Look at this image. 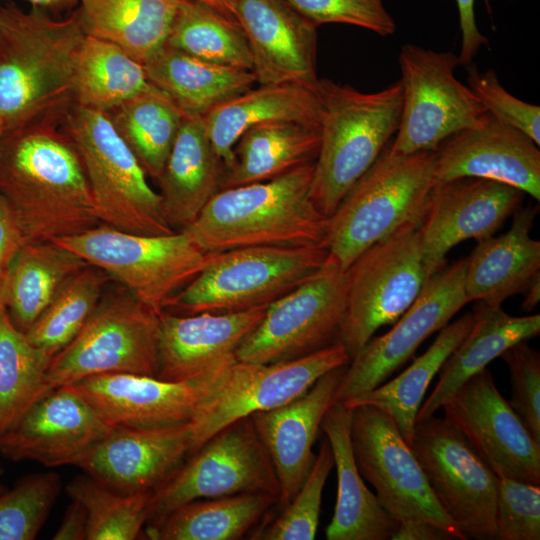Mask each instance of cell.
Segmentation results:
<instances>
[{
    "mask_svg": "<svg viewBox=\"0 0 540 540\" xmlns=\"http://www.w3.org/2000/svg\"><path fill=\"white\" fill-rule=\"evenodd\" d=\"M319 126L273 121L247 129L234 146V162L224 170L221 189L264 182L314 163Z\"/></svg>",
    "mask_w": 540,
    "mask_h": 540,
    "instance_id": "obj_33",
    "label": "cell"
},
{
    "mask_svg": "<svg viewBox=\"0 0 540 540\" xmlns=\"http://www.w3.org/2000/svg\"><path fill=\"white\" fill-rule=\"evenodd\" d=\"M321 112L317 93L298 85L274 84L252 87L214 106L202 118L209 140L227 169L234 162V146L250 127L273 121L319 126Z\"/></svg>",
    "mask_w": 540,
    "mask_h": 540,
    "instance_id": "obj_30",
    "label": "cell"
},
{
    "mask_svg": "<svg viewBox=\"0 0 540 540\" xmlns=\"http://www.w3.org/2000/svg\"><path fill=\"white\" fill-rule=\"evenodd\" d=\"M537 212L535 206L520 207L506 233L477 241L466 258L464 286L469 302L501 307L540 277V242L530 236Z\"/></svg>",
    "mask_w": 540,
    "mask_h": 540,
    "instance_id": "obj_27",
    "label": "cell"
},
{
    "mask_svg": "<svg viewBox=\"0 0 540 540\" xmlns=\"http://www.w3.org/2000/svg\"><path fill=\"white\" fill-rule=\"evenodd\" d=\"M259 85L292 84L317 93V26L285 0H233Z\"/></svg>",
    "mask_w": 540,
    "mask_h": 540,
    "instance_id": "obj_23",
    "label": "cell"
},
{
    "mask_svg": "<svg viewBox=\"0 0 540 540\" xmlns=\"http://www.w3.org/2000/svg\"><path fill=\"white\" fill-rule=\"evenodd\" d=\"M61 490L55 473L33 474L0 493V540H32L46 521Z\"/></svg>",
    "mask_w": 540,
    "mask_h": 540,
    "instance_id": "obj_45",
    "label": "cell"
},
{
    "mask_svg": "<svg viewBox=\"0 0 540 540\" xmlns=\"http://www.w3.org/2000/svg\"><path fill=\"white\" fill-rule=\"evenodd\" d=\"M187 457L152 491L147 525L198 499L244 493L280 498L274 466L250 416L223 427Z\"/></svg>",
    "mask_w": 540,
    "mask_h": 540,
    "instance_id": "obj_11",
    "label": "cell"
},
{
    "mask_svg": "<svg viewBox=\"0 0 540 540\" xmlns=\"http://www.w3.org/2000/svg\"><path fill=\"white\" fill-rule=\"evenodd\" d=\"M66 492L87 512L86 540H134L147 524L152 491L120 493L86 475L74 478Z\"/></svg>",
    "mask_w": 540,
    "mask_h": 540,
    "instance_id": "obj_43",
    "label": "cell"
},
{
    "mask_svg": "<svg viewBox=\"0 0 540 540\" xmlns=\"http://www.w3.org/2000/svg\"><path fill=\"white\" fill-rule=\"evenodd\" d=\"M526 341L512 345L500 357L510 372L512 393L508 403L540 443V354Z\"/></svg>",
    "mask_w": 540,
    "mask_h": 540,
    "instance_id": "obj_49",
    "label": "cell"
},
{
    "mask_svg": "<svg viewBox=\"0 0 540 540\" xmlns=\"http://www.w3.org/2000/svg\"><path fill=\"white\" fill-rule=\"evenodd\" d=\"M299 14L319 27L327 23L357 26L387 37L396 23L384 0H285Z\"/></svg>",
    "mask_w": 540,
    "mask_h": 540,
    "instance_id": "obj_48",
    "label": "cell"
},
{
    "mask_svg": "<svg viewBox=\"0 0 540 540\" xmlns=\"http://www.w3.org/2000/svg\"><path fill=\"white\" fill-rule=\"evenodd\" d=\"M4 133H5V127H4V124H3L2 120L0 119V142H1L2 138H3Z\"/></svg>",
    "mask_w": 540,
    "mask_h": 540,
    "instance_id": "obj_58",
    "label": "cell"
},
{
    "mask_svg": "<svg viewBox=\"0 0 540 540\" xmlns=\"http://www.w3.org/2000/svg\"><path fill=\"white\" fill-rule=\"evenodd\" d=\"M182 1H191L205 4L221 14L234 18L233 14V0H182ZM235 19V18H234Z\"/></svg>",
    "mask_w": 540,
    "mask_h": 540,
    "instance_id": "obj_56",
    "label": "cell"
},
{
    "mask_svg": "<svg viewBox=\"0 0 540 540\" xmlns=\"http://www.w3.org/2000/svg\"><path fill=\"white\" fill-rule=\"evenodd\" d=\"M349 362L350 357L340 342L278 363L260 364L234 358L191 422L193 440L189 455L223 427L291 401L322 375Z\"/></svg>",
    "mask_w": 540,
    "mask_h": 540,
    "instance_id": "obj_16",
    "label": "cell"
},
{
    "mask_svg": "<svg viewBox=\"0 0 540 540\" xmlns=\"http://www.w3.org/2000/svg\"><path fill=\"white\" fill-rule=\"evenodd\" d=\"M441 408L498 477L540 485V443L502 397L487 368L464 382Z\"/></svg>",
    "mask_w": 540,
    "mask_h": 540,
    "instance_id": "obj_18",
    "label": "cell"
},
{
    "mask_svg": "<svg viewBox=\"0 0 540 540\" xmlns=\"http://www.w3.org/2000/svg\"><path fill=\"white\" fill-rule=\"evenodd\" d=\"M523 294L522 310L530 312L540 301V277L536 278Z\"/></svg>",
    "mask_w": 540,
    "mask_h": 540,
    "instance_id": "obj_54",
    "label": "cell"
},
{
    "mask_svg": "<svg viewBox=\"0 0 540 540\" xmlns=\"http://www.w3.org/2000/svg\"><path fill=\"white\" fill-rule=\"evenodd\" d=\"M224 169L202 116L184 114L157 179L164 217L174 231H182L195 221L220 190Z\"/></svg>",
    "mask_w": 540,
    "mask_h": 540,
    "instance_id": "obj_28",
    "label": "cell"
},
{
    "mask_svg": "<svg viewBox=\"0 0 540 540\" xmlns=\"http://www.w3.org/2000/svg\"><path fill=\"white\" fill-rule=\"evenodd\" d=\"M87 512L84 506L72 499L62 522L53 536L54 540H86L87 538Z\"/></svg>",
    "mask_w": 540,
    "mask_h": 540,
    "instance_id": "obj_52",
    "label": "cell"
},
{
    "mask_svg": "<svg viewBox=\"0 0 540 540\" xmlns=\"http://www.w3.org/2000/svg\"><path fill=\"white\" fill-rule=\"evenodd\" d=\"M525 193L490 179L461 177L434 184L420 224L423 259L430 275L462 241L493 236L521 207Z\"/></svg>",
    "mask_w": 540,
    "mask_h": 540,
    "instance_id": "obj_20",
    "label": "cell"
},
{
    "mask_svg": "<svg viewBox=\"0 0 540 540\" xmlns=\"http://www.w3.org/2000/svg\"><path fill=\"white\" fill-rule=\"evenodd\" d=\"M314 163L219 190L182 232L204 254L242 247H326L329 217L313 203Z\"/></svg>",
    "mask_w": 540,
    "mask_h": 540,
    "instance_id": "obj_3",
    "label": "cell"
},
{
    "mask_svg": "<svg viewBox=\"0 0 540 540\" xmlns=\"http://www.w3.org/2000/svg\"><path fill=\"white\" fill-rule=\"evenodd\" d=\"M495 538L540 539V485L498 477Z\"/></svg>",
    "mask_w": 540,
    "mask_h": 540,
    "instance_id": "obj_46",
    "label": "cell"
},
{
    "mask_svg": "<svg viewBox=\"0 0 540 540\" xmlns=\"http://www.w3.org/2000/svg\"><path fill=\"white\" fill-rule=\"evenodd\" d=\"M234 358L185 382L134 373H103L72 385L99 418L113 428L181 425L193 421Z\"/></svg>",
    "mask_w": 540,
    "mask_h": 540,
    "instance_id": "obj_19",
    "label": "cell"
},
{
    "mask_svg": "<svg viewBox=\"0 0 540 540\" xmlns=\"http://www.w3.org/2000/svg\"><path fill=\"white\" fill-rule=\"evenodd\" d=\"M87 265L53 241L25 242L5 269L4 302L13 325L26 333L64 283Z\"/></svg>",
    "mask_w": 540,
    "mask_h": 540,
    "instance_id": "obj_35",
    "label": "cell"
},
{
    "mask_svg": "<svg viewBox=\"0 0 540 540\" xmlns=\"http://www.w3.org/2000/svg\"><path fill=\"white\" fill-rule=\"evenodd\" d=\"M435 183L461 177L490 179L540 200V150L528 135L489 113L433 151Z\"/></svg>",
    "mask_w": 540,
    "mask_h": 540,
    "instance_id": "obj_22",
    "label": "cell"
},
{
    "mask_svg": "<svg viewBox=\"0 0 540 540\" xmlns=\"http://www.w3.org/2000/svg\"><path fill=\"white\" fill-rule=\"evenodd\" d=\"M143 66L150 84L186 115L203 116L257 83L252 71L210 63L167 43Z\"/></svg>",
    "mask_w": 540,
    "mask_h": 540,
    "instance_id": "obj_32",
    "label": "cell"
},
{
    "mask_svg": "<svg viewBox=\"0 0 540 540\" xmlns=\"http://www.w3.org/2000/svg\"><path fill=\"white\" fill-rule=\"evenodd\" d=\"M266 307L240 312L159 314L158 374L172 382L197 378L227 359L261 321Z\"/></svg>",
    "mask_w": 540,
    "mask_h": 540,
    "instance_id": "obj_26",
    "label": "cell"
},
{
    "mask_svg": "<svg viewBox=\"0 0 540 540\" xmlns=\"http://www.w3.org/2000/svg\"><path fill=\"white\" fill-rule=\"evenodd\" d=\"M153 88L143 64L110 42L84 36L74 60V104L108 112Z\"/></svg>",
    "mask_w": 540,
    "mask_h": 540,
    "instance_id": "obj_38",
    "label": "cell"
},
{
    "mask_svg": "<svg viewBox=\"0 0 540 540\" xmlns=\"http://www.w3.org/2000/svg\"><path fill=\"white\" fill-rule=\"evenodd\" d=\"M32 7L43 9L44 11H56L69 8L78 3V0H26Z\"/></svg>",
    "mask_w": 540,
    "mask_h": 540,
    "instance_id": "obj_55",
    "label": "cell"
},
{
    "mask_svg": "<svg viewBox=\"0 0 540 540\" xmlns=\"http://www.w3.org/2000/svg\"><path fill=\"white\" fill-rule=\"evenodd\" d=\"M473 321L471 312L444 326L428 350L399 376L342 404L349 409L369 405L384 411L411 446L417 412L428 386L446 359L466 337Z\"/></svg>",
    "mask_w": 540,
    "mask_h": 540,
    "instance_id": "obj_37",
    "label": "cell"
},
{
    "mask_svg": "<svg viewBox=\"0 0 540 540\" xmlns=\"http://www.w3.org/2000/svg\"><path fill=\"white\" fill-rule=\"evenodd\" d=\"M345 307V270L329 256L311 278L269 304L242 340L237 360L271 364L297 359L338 342Z\"/></svg>",
    "mask_w": 540,
    "mask_h": 540,
    "instance_id": "obj_14",
    "label": "cell"
},
{
    "mask_svg": "<svg viewBox=\"0 0 540 540\" xmlns=\"http://www.w3.org/2000/svg\"><path fill=\"white\" fill-rule=\"evenodd\" d=\"M109 276L87 265L70 277L25 333L36 347L53 357L80 331L102 298Z\"/></svg>",
    "mask_w": 540,
    "mask_h": 540,
    "instance_id": "obj_42",
    "label": "cell"
},
{
    "mask_svg": "<svg viewBox=\"0 0 540 540\" xmlns=\"http://www.w3.org/2000/svg\"><path fill=\"white\" fill-rule=\"evenodd\" d=\"M467 259L430 275L410 307L384 335L372 337L350 360L334 397L344 403L384 383L420 344L441 330L469 300L464 279Z\"/></svg>",
    "mask_w": 540,
    "mask_h": 540,
    "instance_id": "obj_17",
    "label": "cell"
},
{
    "mask_svg": "<svg viewBox=\"0 0 540 540\" xmlns=\"http://www.w3.org/2000/svg\"><path fill=\"white\" fill-rule=\"evenodd\" d=\"M467 67V86L487 113L505 122L540 144V107L512 95L500 83L495 71H480L473 63Z\"/></svg>",
    "mask_w": 540,
    "mask_h": 540,
    "instance_id": "obj_47",
    "label": "cell"
},
{
    "mask_svg": "<svg viewBox=\"0 0 540 540\" xmlns=\"http://www.w3.org/2000/svg\"><path fill=\"white\" fill-rule=\"evenodd\" d=\"M420 224L406 223L363 251L345 270L340 342L350 360L382 326L395 323L430 276Z\"/></svg>",
    "mask_w": 540,
    "mask_h": 540,
    "instance_id": "obj_8",
    "label": "cell"
},
{
    "mask_svg": "<svg viewBox=\"0 0 540 540\" xmlns=\"http://www.w3.org/2000/svg\"><path fill=\"white\" fill-rule=\"evenodd\" d=\"M402 108L391 148L402 154L434 151L447 137L477 125L487 113L454 72L452 51L407 43L399 52Z\"/></svg>",
    "mask_w": 540,
    "mask_h": 540,
    "instance_id": "obj_12",
    "label": "cell"
},
{
    "mask_svg": "<svg viewBox=\"0 0 540 540\" xmlns=\"http://www.w3.org/2000/svg\"><path fill=\"white\" fill-rule=\"evenodd\" d=\"M392 540H452L448 531L425 520H410L400 523L391 537Z\"/></svg>",
    "mask_w": 540,
    "mask_h": 540,
    "instance_id": "obj_53",
    "label": "cell"
},
{
    "mask_svg": "<svg viewBox=\"0 0 540 540\" xmlns=\"http://www.w3.org/2000/svg\"><path fill=\"white\" fill-rule=\"evenodd\" d=\"M62 124L30 123L6 131L0 142V193L25 242L101 224L81 158Z\"/></svg>",
    "mask_w": 540,
    "mask_h": 540,
    "instance_id": "obj_1",
    "label": "cell"
},
{
    "mask_svg": "<svg viewBox=\"0 0 540 540\" xmlns=\"http://www.w3.org/2000/svg\"><path fill=\"white\" fill-rule=\"evenodd\" d=\"M435 184L433 151L384 147L329 217L328 251L343 270L406 223L421 224Z\"/></svg>",
    "mask_w": 540,
    "mask_h": 540,
    "instance_id": "obj_5",
    "label": "cell"
},
{
    "mask_svg": "<svg viewBox=\"0 0 540 540\" xmlns=\"http://www.w3.org/2000/svg\"><path fill=\"white\" fill-rule=\"evenodd\" d=\"M51 241L119 281L134 298L157 314L198 275L206 262V254L182 231L140 235L99 224Z\"/></svg>",
    "mask_w": 540,
    "mask_h": 540,
    "instance_id": "obj_9",
    "label": "cell"
},
{
    "mask_svg": "<svg viewBox=\"0 0 540 540\" xmlns=\"http://www.w3.org/2000/svg\"><path fill=\"white\" fill-rule=\"evenodd\" d=\"M351 417L352 410L336 402L321 422L337 471V499L325 536L327 540L391 539L399 524L379 504L357 469L350 438Z\"/></svg>",
    "mask_w": 540,
    "mask_h": 540,
    "instance_id": "obj_29",
    "label": "cell"
},
{
    "mask_svg": "<svg viewBox=\"0 0 540 540\" xmlns=\"http://www.w3.org/2000/svg\"><path fill=\"white\" fill-rule=\"evenodd\" d=\"M512 1V0H508ZM459 13L461 29V49L457 55L458 64L468 66L482 47L489 45V39L483 35L476 24L475 0H455ZM489 7V0H484Z\"/></svg>",
    "mask_w": 540,
    "mask_h": 540,
    "instance_id": "obj_50",
    "label": "cell"
},
{
    "mask_svg": "<svg viewBox=\"0 0 540 540\" xmlns=\"http://www.w3.org/2000/svg\"><path fill=\"white\" fill-rule=\"evenodd\" d=\"M347 365L322 375L307 391L276 408L250 415L274 466L279 506H286L305 481L315 456L312 447L323 417L334 403Z\"/></svg>",
    "mask_w": 540,
    "mask_h": 540,
    "instance_id": "obj_25",
    "label": "cell"
},
{
    "mask_svg": "<svg viewBox=\"0 0 540 540\" xmlns=\"http://www.w3.org/2000/svg\"><path fill=\"white\" fill-rule=\"evenodd\" d=\"M120 137L148 177H160L184 113L156 88L138 94L107 112Z\"/></svg>",
    "mask_w": 540,
    "mask_h": 540,
    "instance_id": "obj_39",
    "label": "cell"
},
{
    "mask_svg": "<svg viewBox=\"0 0 540 540\" xmlns=\"http://www.w3.org/2000/svg\"><path fill=\"white\" fill-rule=\"evenodd\" d=\"M328 258L326 247L256 246L206 254L202 270L165 310L192 315L266 307L315 275Z\"/></svg>",
    "mask_w": 540,
    "mask_h": 540,
    "instance_id": "obj_6",
    "label": "cell"
},
{
    "mask_svg": "<svg viewBox=\"0 0 540 540\" xmlns=\"http://www.w3.org/2000/svg\"><path fill=\"white\" fill-rule=\"evenodd\" d=\"M411 449L439 506L465 539H494L498 476L445 417L416 421Z\"/></svg>",
    "mask_w": 540,
    "mask_h": 540,
    "instance_id": "obj_13",
    "label": "cell"
},
{
    "mask_svg": "<svg viewBox=\"0 0 540 540\" xmlns=\"http://www.w3.org/2000/svg\"><path fill=\"white\" fill-rule=\"evenodd\" d=\"M62 126L81 158L101 224L140 235L176 232L107 112L73 104Z\"/></svg>",
    "mask_w": 540,
    "mask_h": 540,
    "instance_id": "obj_7",
    "label": "cell"
},
{
    "mask_svg": "<svg viewBox=\"0 0 540 540\" xmlns=\"http://www.w3.org/2000/svg\"><path fill=\"white\" fill-rule=\"evenodd\" d=\"M182 0H78L85 35L110 42L144 63L167 41Z\"/></svg>",
    "mask_w": 540,
    "mask_h": 540,
    "instance_id": "obj_34",
    "label": "cell"
},
{
    "mask_svg": "<svg viewBox=\"0 0 540 540\" xmlns=\"http://www.w3.org/2000/svg\"><path fill=\"white\" fill-rule=\"evenodd\" d=\"M191 422L156 428H113L77 465L102 485L125 494L153 491L189 455Z\"/></svg>",
    "mask_w": 540,
    "mask_h": 540,
    "instance_id": "obj_24",
    "label": "cell"
},
{
    "mask_svg": "<svg viewBox=\"0 0 540 540\" xmlns=\"http://www.w3.org/2000/svg\"><path fill=\"white\" fill-rule=\"evenodd\" d=\"M166 43L204 61L253 72L239 22L205 4L182 1Z\"/></svg>",
    "mask_w": 540,
    "mask_h": 540,
    "instance_id": "obj_40",
    "label": "cell"
},
{
    "mask_svg": "<svg viewBox=\"0 0 540 540\" xmlns=\"http://www.w3.org/2000/svg\"><path fill=\"white\" fill-rule=\"evenodd\" d=\"M158 338L159 314L132 295L101 298L77 335L51 358L41 397L97 374L157 377Z\"/></svg>",
    "mask_w": 540,
    "mask_h": 540,
    "instance_id": "obj_10",
    "label": "cell"
},
{
    "mask_svg": "<svg viewBox=\"0 0 540 540\" xmlns=\"http://www.w3.org/2000/svg\"><path fill=\"white\" fill-rule=\"evenodd\" d=\"M112 429L73 385H64L36 400L0 437V453L46 467L76 466Z\"/></svg>",
    "mask_w": 540,
    "mask_h": 540,
    "instance_id": "obj_21",
    "label": "cell"
},
{
    "mask_svg": "<svg viewBox=\"0 0 540 540\" xmlns=\"http://www.w3.org/2000/svg\"><path fill=\"white\" fill-rule=\"evenodd\" d=\"M2 492H3V487H2V485L0 484V493H2Z\"/></svg>",
    "mask_w": 540,
    "mask_h": 540,
    "instance_id": "obj_59",
    "label": "cell"
},
{
    "mask_svg": "<svg viewBox=\"0 0 540 540\" xmlns=\"http://www.w3.org/2000/svg\"><path fill=\"white\" fill-rule=\"evenodd\" d=\"M85 36L75 11L55 20L43 9L0 5V119L5 132L63 123L74 104L73 71Z\"/></svg>",
    "mask_w": 540,
    "mask_h": 540,
    "instance_id": "obj_2",
    "label": "cell"
},
{
    "mask_svg": "<svg viewBox=\"0 0 540 540\" xmlns=\"http://www.w3.org/2000/svg\"><path fill=\"white\" fill-rule=\"evenodd\" d=\"M350 438L357 469L376 490L384 510L398 523L432 522L465 540L439 506L410 445L393 419L369 405L351 409Z\"/></svg>",
    "mask_w": 540,
    "mask_h": 540,
    "instance_id": "obj_15",
    "label": "cell"
},
{
    "mask_svg": "<svg viewBox=\"0 0 540 540\" xmlns=\"http://www.w3.org/2000/svg\"><path fill=\"white\" fill-rule=\"evenodd\" d=\"M25 243L18 221L3 195L0 193V270L9 262Z\"/></svg>",
    "mask_w": 540,
    "mask_h": 540,
    "instance_id": "obj_51",
    "label": "cell"
},
{
    "mask_svg": "<svg viewBox=\"0 0 540 540\" xmlns=\"http://www.w3.org/2000/svg\"><path fill=\"white\" fill-rule=\"evenodd\" d=\"M320 145L310 188L315 206L327 217L351 186L374 163L396 134L402 108L400 81L362 92L320 79Z\"/></svg>",
    "mask_w": 540,
    "mask_h": 540,
    "instance_id": "obj_4",
    "label": "cell"
},
{
    "mask_svg": "<svg viewBox=\"0 0 540 540\" xmlns=\"http://www.w3.org/2000/svg\"><path fill=\"white\" fill-rule=\"evenodd\" d=\"M50 360L0 313V437L41 397Z\"/></svg>",
    "mask_w": 540,
    "mask_h": 540,
    "instance_id": "obj_41",
    "label": "cell"
},
{
    "mask_svg": "<svg viewBox=\"0 0 540 540\" xmlns=\"http://www.w3.org/2000/svg\"><path fill=\"white\" fill-rule=\"evenodd\" d=\"M4 277H5V269L0 270V313L6 310L5 302H4Z\"/></svg>",
    "mask_w": 540,
    "mask_h": 540,
    "instance_id": "obj_57",
    "label": "cell"
},
{
    "mask_svg": "<svg viewBox=\"0 0 540 540\" xmlns=\"http://www.w3.org/2000/svg\"><path fill=\"white\" fill-rule=\"evenodd\" d=\"M476 302L470 331L442 365L438 382L420 405L416 421L433 416L464 382L506 349L540 333L539 314L511 316L501 307Z\"/></svg>",
    "mask_w": 540,
    "mask_h": 540,
    "instance_id": "obj_31",
    "label": "cell"
},
{
    "mask_svg": "<svg viewBox=\"0 0 540 540\" xmlns=\"http://www.w3.org/2000/svg\"><path fill=\"white\" fill-rule=\"evenodd\" d=\"M275 505L279 498L267 493L198 499L147 525L145 534L153 540H238Z\"/></svg>",
    "mask_w": 540,
    "mask_h": 540,
    "instance_id": "obj_36",
    "label": "cell"
},
{
    "mask_svg": "<svg viewBox=\"0 0 540 540\" xmlns=\"http://www.w3.org/2000/svg\"><path fill=\"white\" fill-rule=\"evenodd\" d=\"M333 467L332 449L325 437L297 493L279 516L259 528L251 539L313 540L319 524L323 489Z\"/></svg>",
    "mask_w": 540,
    "mask_h": 540,
    "instance_id": "obj_44",
    "label": "cell"
}]
</instances>
